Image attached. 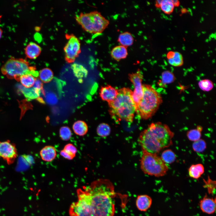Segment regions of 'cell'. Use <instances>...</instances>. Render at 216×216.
Here are the masks:
<instances>
[{
    "label": "cell",
    "instance_id": "1",
    "mask_svg": "<svg viewBox=\"0 0 216 216\" xmlns=\"http://www.w3.org/2000/svg\"><path fill=\"white\" fill-rule=\"evenodd\" d=\"M112 183L106 179H99L85 187L90 197L92 216H114L116 193Z\"/></svg>",
    "mask_w": 216,
    "mask_h": 216
},
{
    "label": "cell",
    "instance_id": "2",
    "mask_svg": "<svg viewBox=\"0 0 216 216\" xmlns=\"http://www.w3.org/2000/svg\"><path fill=\"white\" fill-rule=\"evenodd\" d=\"M174 134L166 124L152 123L140 134L138 142L142 151L157 154L172 144Z\"/></svg>",
    "mask_w": 216,
    "mask_h": 216
},
{
    "label": "cell",
    "instance_id": "3",
    "mask_svg": "<svg viewBox=\"0 0 216 216\" xmlns=\"http://www.w3.org/2000/svg\"><path fill=\"white\" fill-rule=\"evenodd\" d=\"M133 91L128 88L118 90V94L113 100L108 102L109 112L116 121H124L132 122L136 111V106L132 98Z\"/></svg>",
    "mask_w": 216,
    "mask_h": 216
},
{
    "label": "cell",
    "instance_id": "4",
    "mask_svg": "<svg viewBox=\"0 0 216 216\" xmlns=\"http://www.w3.org/2000/svg\"><path fill=\"white\" fill-rule=\"evenodd\" d=\"M142 95L136 112L142 119H148L156 112L163 102L161 95L149 85H142Z\"/></svg>",
    "mask_w": 216,
    "mask_h": 216
},
{
    "label": "cell",
    "instance_id": "5",
    "mask_svg": "<svg viewBox=\"0 0 216 216\" xmlns=\"http://www.w3.org/2000/svg\"><path fill=\"white\" fill-rule=\"evenodd\" d=\"M75 19L85 31L91 34L101 33L109 24V21L96 10L81 13L76 16Z\"/></svg>",
    "mask_w": 216,
    "mask_h": 216
},
{
    "label": "cell",
    "instance_id": "6",
    "mask_svg": "<svg viewBox=\"0 0 216 216\" xmlns=\"http://www.w3.org/2000/svg\"><path fill=\"white\" fill-rule=\"evenodd\" d=\"M140 167L146 174L160 177L165 175L168 170L167 165L157 154L142 151Z\"/></svg>",
    "mask_w": 216,
    "mask_h": 216
},
{
    "label": "cell",
    "instance_id": "7",
    "mask_svg": "<svg viewBox=\"0 0 216 216\" xmlns=\"http://www.w3.org/2000/svg\"><path fill=\"white\" fill-rule=\"evenodd\" d=\"M35 70V68L30 66L28 62L22 58L11 57L2 66L1 71L3 74L10 79L19 80L22 75L31 74Z\"/></svg>",
    "mask_w": 216,
    "mask_h": 216
},
{
    "label": "cell",
    "instance_id": "8",
    "mask_svg": "<svg viewBox=\"0 0 216 216\" xmlns=\"http://www.w3.org/2000/svg\"><path fill=\"white\" fill-rule=\"evenodd\" d=\"M78 200L70 205L69 210L70 216H92L90 197L84 188L77 190Z\"/></svg>",
    "mask_w": 216,
    "mask_h": 216
},
{
    "label": "cell",
    "instance_id": "9",
    "mask_svg": "<svg viewBox=\"0 0 216 216\" xmlns=\"http://www.w3.org/2000/svg\"><path fill=\"white\" fill-rule=\"evenodd\" d=\"M65 36L68 41L64 48L65 58L68 62L72 63L81 52L80 43L79 39L73 34H66Z\"/></svg>",
    "mask_w": 216,
    "mask_h": 216
},
{
    "label": "cell",
    "instance_id": "10",
    "mask_svg": "<svg viewBox=\"0 0 216 216\" xmlns=\"http://www.w3.org/2000/svg\"><path fill=\"white\" fill-rule=\"evenodd\" d=\"M17 154L14 144L8 140L0 141V158L6 161L8 164L14 163Z\"/></svg>",
    "mask_w": 216,
    "mask_h": 216
},
{
    "label": "cell",
    "instance_id": "11",
    "mask_svg": "<svg viewBox=\"0 0 216 216\" xmlns=\"http://www.w3.org/2000/svg\"><path fill=\"white\" fill-rule=\"evenodd\" d=\"M128 76L129 80L134 87V90L133 92L132 98L135 104L136 109V107L142 96V82L143 76L139 70L135 73L129 74Z\"/></svg>",
    "mask_w": 216,
    "mask_h": 216
},
{
    "label": "cell",
    "instance_id": "12",
    "mask_svg": "<svg viewBox=\"0 0 216 216\" xmlns=\"http://www.w3.org/2000/svg\"><path fill=\"white\" fill-rule=\"evenodd\" d=\"M200 208L203 212L208 214H213L216 210V198L206 195L200 201Z\"/></svg>",
    "mask_w": 216,
    "mask_h": 216
},
{
    "label": "cell",
    "instance_id": "13",
    "mask_svg": "<svg viewBox=\"0 0 216 216\" xmlns=\"http://www.w3.org/2000/svg\"><path fill=\"white\" fill-rule=\"evenodd\" d=\"M118 94V90L110 85L101 87L100 92L101 99L108 103L113 100Z\"/></svg>",
    "mask_w": 216,
    "mask_h": 216
},
{
    "label": "cell",
    "instance_id": "14",
    "mask_svg": "<svg viewBox=\"0 0 216 216\" xmlns=\"http://www.w3.org/2000/svg\"><path fill=\"white\" fill-rule=\"evenodd\" d=\"M16 87L18 91L23 94L28 100L38 98L40 97V91L33 87L27 88L20 84H17Z\"/></svg>",
    "mask_w": 216,
    "mask_h": 216
},
{
    "label": "cell",
    "instance_id": "15",
    "mask_svg": "<svg viewBox=\"0 0 216 216\" xmlns=\"http://www.w3.org/2000/svg\"><path fill=\"white\" fill-rule=\"evenodd\" d=\"M152 203V198L146 194L138 196L136 202L137 208L142 212L147 211L151 207Z\"/></svg>",
    "mask_w": 216,
    "mask_h": 216
},
{
    "label": "cell",
    "instance_id": "16",
    "mask_svg": "<svg viewBox=\"0 0 216 216\" xmlns=\"http://www.w3.org/2000/svg\"><path fill=\"white\" fill-rule=\"evenodd\" d=\"M41 51L40 47L36 43L30 42L25 49V53L27 58L35 59L40 54Z\"/></svg>",
    "mask_w": 216,
    "mask_h": 216
},
{
    "label": "cell",
    "instance_id": "17",
    "mask_svg": "<svg viewBox=\"0 0 216 216\" xmlns=\"http://www.w3.org/2000/svg\"><path fill=\"white\" fill-rule=\"evenodd\" d=\"M43 160L48 162L53 160L56 156V152L55 148L51 146H47L43 148L40 153Z\"/></svg>",
    "mask_w": 216,
    "mask_h": 216
},
{
    "label": "cell",
    "instance_id": "18",
    "mask_svg": "<svg viewBox=\"0 0 216 216\" xmlns=\"http://www.w3.org/2000/svg\"><path fill=\"white\" fill-rule=\"evenodd\" d=\"M110 54L113 59L118 61L124 59L128 55L127 47L121 45L116 46L112 48Z\"/></svg>",
    "mask_w": 216,
    "mask_h": 216
},
{
    "label": "cell",
    "instance_id": "19",
    "mask_svg": "<svg viewBox=\"0 0 216 216\" xmlns=\"http://www.w3.org/2000/svg\"><path fill=\"white\" fill-rule=\"evenodd\" d=\"M169 63L175 67L182 66L183 63L182 54L178 52H170L167 55Z\"/></svg>",
    "mask_w": 216,
    "mask_h": 216
},
{
    "label": "cell",
    "instance_id": "20",
    "mask_svg": "<svg viewBox=\"0 0 216 216\" xmlns=\"http://www.w3.org/2000/svg\"><path fill=\"white\" fill-rule=\"evenodd\" d=\"M77 152L76 147L71 143H68L65 145L60 154L65 158L71 160L75 157Z\"/></svg>",
    "mask_w": 216,
    "mask_h": 216
},
{
    "label": "cell",
    "instance_id": "21",
    "mask_svg": "<svg viewBox=\"0 0 216 216\" xmlns=\"http://www.w3.org/2000/svg\"><path fill=\"white\" fill-rule=\"evenodd\" d=\"M72 128L74 133L77 135L82 136L85 135L88 131V126L84 121L78 120L73 124Z\"/></svg>",
    "mask_w": 216,
    "mask_h": 216
},
{
    "label": "cell",
    "instance_id": "22",
    "mask_svg": "<svg viewBox=\"0 0 216 216\" xmlns=\"http://www.w3.org/2000/svg\"><path fill=\"white\" fill-rule=\"evenodd\" d=\"M188 172L190 177L198 179L204 173V168L203 165L200 164L192 165L189 168Z\"/></svg>",
    "mask_w": 216,
    "mask_h": 216
},
{
    "label": "cell",
    "instance_id": "23",
    "mask_svg": "<svg viewBox=\"0 0 216 216\" xmlns=\"http://www.w3.org/2000/svg\"><path fill=\"white\" fill-rule=\"evenodd\" d=\"M117 41L121 45L127 47L133 44L134 38L130 33L126 32L119 35Z\"/></svg>",
    "mask_w": 216,
    "mask_h": 216
},
{
    "label": "cell",
    "instance_id": "24",
    "mask_svg": "<svg viewBox=\"0 0 216 216\" xmlns=\"http://www.w3.org/2000/svg\"><path fill=\"white\" fill-rule=\"evenodd\" d=\"M35 80L34 76L31 74H27L21 76L19 80L24 87L29 88L32 87Z\"/></svg>",
    "mask_w": 216,
    "mask_h": 216
},
{
    "label": "cell",
    "instance_id": "25",
    "mask_svg": "<svg viewBox=\"0 0 216 216\" xmlns=\"http://www.w3.org/2000/svg\"><path fill=\"white\" fill-rule=\"evenodd\" d=\"M40 79L43 82H48L50 81L53 77V73L52 70L48 68L43 69L38 73Z\"/></svg>",
    "mask_w": 216,
    "mask_h": 216
},
{
    "label": "cell",
    "instance_id": "26",
    "mask_svg": "<svg viewBox=\"0 0 216 216\" xmlns=\"http://www.w3.org/2000/svg\"><path fill=\"white\" fill-rule=\"evenodd\" d=\"M96 131L98 135L99 136L102 137H105L110 134L111 132V128L108 124L103 123L98 125Z\"/></svg>",
    "mask_w": 216,
    "mask_h": 216
},
{
    "label": "cell",
    "instance_id": "27",
    "mask_svg": "<svg viewBox=\"0 0 216 216\" xmlns=\"http://www.w3.org/2000/svg\"><path fill=\"white\" fill-rule=\"evenodd\" d=\"M160 157L166 164L172 163L175 161L176 158L174 153L170 149L166 150L163 152Z\"/></svg>",
    "mask_w": 216,
    "mask_h": 216
},
{
    "label": "cell",
    "instance_id": "28",
    "mask_svg": "<svg viewBox=\"0 0 216 216\" xmlns=\"http://www.w3.org/2000/svg\"><path fill=\"white\" fill-rule=\"evenodd\" d=\"M202 130V127L198 126L196 129L190 130L187 134L188 138L190 140L194 142L199 140L201 136Z\"/></svg>",
    "mask_w": 216,
    "mask_h": 216
},
{
    "label": "cell",
    "instance_id": "29",
    "mask_svg": "<svg viewBox=\"0 0 216 216\" xmlns=\"http://www.w3.org/2000/svg\"><path fill=\"white\" fill-rule=\"evenodd\" d=\"M161 10L166 14H170L173 10L174 6L172 0H162L160 5Z\"/></svg>",
    "mask_w": 216,
    "mask_h": 216
},
{
    "label": "cell",
    "instance_id": "30",
    "mask_svg": "<svg viewBox=\"0 0 216 216\" xmlns=\"http://www.w3.org/2000/svg\"><path fill=\"white\" fill-rule=\"evenodd\" d=\"M200 88L204 91L208 92L211 90L214 87L213 82L208 79H204L198 82Z\"/></svg>",
    "mask_w": 216,
    "mask_h": 216
},
{
    "label": "cell",
    "instance_id": "31",
    "mask_svg": "<svg viewBox=\"0 0 216 216\" xmlns=\"http://www.w3.org/2000/svg\"><path fill=\"white\" fill-rule=\"evenodd\" d=\"M175 80L174 74L169 71H165L162 74L161 82L163 85L171 83Z\"/></svg>",
    "mask_w": 216,
    "mask_h": 216
},
{
    "label": "cell",
    "instance_id": "32",
    "mask_svg": "<svg viewBox=\"0 0 216 216\" xmlns=\"http://www.w3.org/2000/svg\"><path fill=\"white\" fill-rule=\"evenodd\" d=\"M59 134L61 138L64 141L69 140L72 136V132L68 127L64 126L60 129Z\"/></svg>",
    "mask_w": 216,
    "mask_h": 216
},
{
    "label": "cell",
    "instance_id": "33",
    "mask_svg": "<svg viewBox=\"0 0 216 216\" xmlns=\"http://www.w3.org/2000/svg\"><path fill=\"white\" fill-rule=\"evenodd\" d=\"M194 150L197 152H202L206 148V143L202 139L195 141L192 145Z\"/></svg>",
    "mask_w": 216,
    "mask_h": 216
},
{
    "label": "cell",
    "instance_id": "34",
    "mask_svg": "<svg viewBox=\"0 0 216 216\" xmlns=\"http://www.w3.org/2000/svg\"><path fill=\"white\" fill-rule=\"evenodd\" d=\"M203 181L205 183L204 187L207 189L208 193L212 195L214 194L215 190V181L212 180L209 177L206 181L204 179Z\"/></svg>",
    "mask_w": 216,
    "mask_h": 216
},
{
    "label": "cell",
    "instance_id": "35",
    "mask_svg": "<svg viewBox=\"0 0 216 216\" xmlns=\"http://www.w3.org/2000/svg\"><path fill=\"white\" fill-rule=\"evenodd\" d=\"M72 68L75 74L77 77H83L87 72L86 69L82 65L76 63H74L72 65Z\"/></svg>",
    "mask_w": 216,
    "mask_h": 216
},
{
    "label": "cell",
    "instance_id": "36",
    "mask_svg": "<svg viewBox=\"0 0 216 216\" xmlns=\"http://www.w3.org/2000/svg\"><path fill=\"white\" fill-rule=\"evenodd\" d=\"M45 98L46 102L51 104H55L57 101L56 96L51 92L48 93L46 95Z\"/></svg>",
    "mask_w": 216,
    "mask_h": 216
},
{
    "label": "cell",
    "instance_id": "37",
    "mask_svg": "<svg viewBox=\"0 0 216 216\" xmlns=\"http://www.w3.org/2000/svg\"><path fill=\"white\" fill-rule=\"evenodd\" d=\"M42 82L39 79H35L33 85V87L36 89L40 91L43 88V84Z\"/></svg>",
    "mask_w": 216,
    "mask_h": 216
},
{
    "label": "cell",
    "instance_id": "38",
    "mask_svg": "<svg viewBox=\"0 0 216 216\" xmlns=\"http://www.w3.org/2000/svg\"><path fill=\"white\" fill-rule=\"evenodd\" d=\"M174 6H177L179 4V2L178 0H172Z\"/></svg>",
    "mask_w": 216,
    "mask_h": 216
},
{
    "label": "cell",
    "instance_id": "39",
    "mask_svg": "<svg viewBox=\"0 0 216 216\" xmlns=\"http://www.w3.org/2000/svg\"><path fill=\"white\" fill-rule=\"evenodd\" d=\"M161 0H158L156 2L155 5L157 7H160V5L161 3Z\"/></svg>",
    "mask_w": 216,
    "mask_h": 216
},
{
    "label": "cell",
    "instance_id": "40",
    "mask_svg": "<svg viewBox=\"0 0 216 216\" xmlns=\"http://www.w3.org/2000/svg\"><path fill=\"white\" fill-rule=\"evenodd\" d=\"M3 33V31L2 29L0 28V39L2 38Z\"/></svg>",
    "mask_w": 216,
    "mask_h": 216
},
{
    "label": "cell",
    "instance_id": "41",
    "mask_svg": "<svg viewBox=\"0 0 216 216\" xmlns=\"http://www.w3.org/2000/svg\"><path fill=\"white\" fill-rule=\"evenodd\" d=\"M1 16L0 15V20H1Z\"/></svg>",
    "mask_w": 216,
    "mask_h": 216
}]
</instances>
